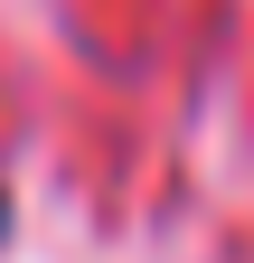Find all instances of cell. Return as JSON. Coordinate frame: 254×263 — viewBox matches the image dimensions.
Returning <instances> with one entry per match:
<instances>
[{
  "mask_svg": "<svg viewBox=\"0 0 254 263\" xmlns=\"http://www.w3.org/2000/svg\"><path fill=\"white\" fill-rule=\"evenodd\" d=\"M0 235H10V188H0Z\"/></svg>",
  "mask_w": 254,
  "mask_h": 263,
  "instance_id": "1",
  "label": "cell"
}]
</instances>
